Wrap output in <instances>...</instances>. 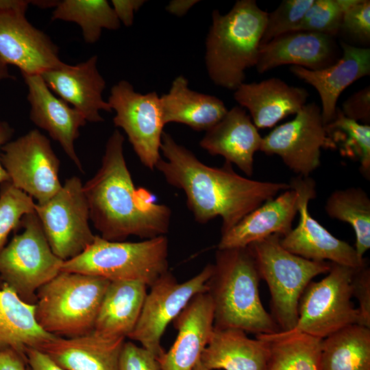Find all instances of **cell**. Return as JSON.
I'll return each instance as SVG.
<instances>
[{
	"mask_svg": "<svg viewBox=\"0 0 370 370\" xmlns=\"http://www.w3.org/2000/svg\"><path fill=\"white\" fill-rule=\"evenodd\" d=\"M52 21L77 23L86 43H95L102 30H116L121 26L112 7L106 0L58 1L52 12Z\"/></svg>",
	"mask_w": 370,
	"mask_h": 370,
	"instance_id": "d6a6232c",
	"label": "cell"
},
{
	"mask_svg": "<svg viewBox=\"0 0 370 370\" xmlns=\"http://www.w3.org/2000/svg\"><path fill=\"white\" fill-rule=\"evenodd\" d=\"M27 86V100L30 105V120L47 132L58 142L75 166L82 171L75 142L80 127L86 120L75 108L54 95L40 75H23Z\"/></svg>",
	"mask_w": 370,
	"mask_h": 370,
	"instance_id": "e0dca14e",
	"label": "cell"
},
{
	"mask_svg": "<svg viewBox=\"0 0 370 370\" xmlns=\"http://www.w3.org/2000/svg\"><path fill=\"white\" fill-rule=\"evenodd\" d=\"M325 210L329 217L349 223L356 235L355 249L360 258L370 248V199L360 187L334 190Z\"/></svg>",
	"mask_w": 370,
	"mask_h": 370,
	"instance_id": "1f68e13d",
	"label": "cell"
},
{
	"mask_svg": "<svg viewBox=\"0 0 370 370\" xmlns=\"http://www.w3.org/2000/svg\"><path fill=\"white\" fill-rule=\"evenodd\" d=\"M173 322L177 335L159 360L161 370H193L214 329V306L208 293L195 295Z\"/></svg>",
	"mask_w": 370,
	"mask_h": 370,
	"instance_id": "d6986e66",
	"label": "cell"
},
{
	"mask_svg": "<svg viewBox=\"0 0 370 370\" xmlns=\"http://www.w3.org/2000/svg\"><path fill=\"white\" fill-rule=\"evenodd\" d=\"M321 370H370V328L353 324L322 339Z\"/></svg>",
	"mask_w": 370,
	"mask_h": 370,
	"instance_id": "f546056e",
	"label": "cell"
},
{
	"mask_svg": "<svg viewBox=\"0 0 370 370\" xmlns=\"http://www.w3.org/2000/svg\"><path fill=\"white\" fill-rule=\"evenodd\" d=\"M123 143V136L115 130L107 140L100 168L83 184L90 220L107 241L164 236L169 230L171 210L166 205L155 204L148 191L135 188Z\"/></svg>",
	"mask_w": 370,
	"mask_h": 370,
	"instance_id": "7a4b0ae2",
	"label": "cell"
},
{
	"mask_svg": "<svg viewBox=\"0 0 370 370\" xmlns=\"http://www.w3.org/2000/svg\"><path fill=\"white\" fill-rule=\"evenodd\" d=\"M112 8L119 18L127 27L132 25L134 12L145 3L144 0H112Z\"/></svg>",
	"mask_w": 370,
	"mask_h": 370,
	"instance_id": "7bdbcfd3",
	"label": "cell"
},
{
	"mask_svg": "<svg viewBox=\"0 0 370 370\" xmlns=\"http://www.w3.org/2000/svg\"><path fill=\"white\" fill-rule=\"evenodd\" d=\"M97 60L95 55L75 65L64 63L40 74L51 90L92 123L103 121L100 111H112L103 99L106 82L97 69Z\"/></svg>",
	"mask_w": 370,
	"mask_h": 370,
	"instance_id": "ac0fdd59",
	"label": "cell"
},
{
	"mask_svg": "<svg viewBox=\"0 0 370 370\" xmlns=\"http://www.w3.org/2000/svg\"><path fill=\"white\" fill-rule=\"evenodd\" d=\"M125 339L106 338L92 332L71 338L56 336L38 349L64 370H119Z\"/></svg>",
	"mask_w": 370,
	"mask_h": 370,
	"instance_id": "d4e9b609",
	"label": "cell"
},
{
	"mask_svg": "<svg viewBox=\"0 0 370 370\" xmlns=\"http://www.w3.org/2000/svg\"><path fill=\"white\" fill-rule=\"evenodd\" d=\"M268 12L255 0L237 1L221 14L214 10L206 41V65L217 86L235 90L256 65Z\"/></svg>",
	"mask_w": 370,
	"mask_h": 370,
	"instance_id": "277c9868",
	"label": "cell"
},
{
	"mask_svg": "<svg viewBox=\"0 0 370 370\" xmlns=\"http://www.w3.org/2000/svg\"><path fill=\"white\" fill-rule=\"evenodd\" d=\"M13 78H14V77L10 74L8 65L0 59V81Z\"/></svg>",
	"mask_w": 370,
	"mask_h": 370,
	"instance_id": "7dc6e473",
	"label": "cell"
},
{
	"mask_svg": "<svg viewBox=\"0 0 370 370\" xmlns=\"http://www.w3.org/2000/svg\"><path fill=\"white\" fill-rule=\"evenodd\" d=\"M199 1L197 0H173L169 3L166 10L173 15L182 16Z\"/></svg>",
	"mask_w": 370,
	"mask_h": 370,
	"instance_id": "bcb514c9",
	"label": "cell"
},
{
	"mask_svg": "<svg viewBox=\"0 0 370 370\" xmlns=\"http://www.w3.org/2000/svg\"><path fill=\"white\" fill-rule=\"evenodd\" d=\"M110 281L98 276L60 271L36 292L34 317L45 332L60 337L94 330Z\"/></svg>",
	"mask_w": 370,
	"mask_h": 370,
	"instance_id": "5b68a950",
	"label": "cell"
},
{
	"mask_svg": "<svg viewBox=\"0 0 370 370\" xmlns=\"http://www.w3.org/2000/svg\"><path fill=\"white\" fill-rule=\"evenodd\" d=\"M160 151L166 159L160 158L155 169L168 184L184 192L187 206L197 223L205 224L220 217L221 234L280 192L291 188L288 183L243 177L227 162L221 167L206 165L165 132Z\"/></svg>",
	"mask_w": 370,
	"mask_h": 370,
	"instance_id": "6da1fadb",
	"label": "cell"
},
{
	"mask_svg": "<svg viewBox=\"0 0 370 370\" xmlns=\"http://www.w3.org/2000/svg\"><path fill=\"white\" fill-rule=\"evenodd\" d=\"M20 225L23 231L0 251V279L34 304L37 291L61 271L64 261L51 250L35 212L25 215Z\"/></svg>",
	"mask_w": 370,
	"mask_h": 370,
	"instance_id": "ba28073f",
	"label": "cell"
},
{
	"mask_svg": "<svg viewBox=\"0 0 370 370\" xmlns=\"http://www.w3.org/2000/svg\"><path fill=\"white\" fill-rule=\"evenodd\" d=\"M347 118L364 124L370 123V88L369 86L351 95L342 105L341 109Z\"/></svg>",
	"mask_w": 370,
	"mask_h": 370,
	"instance_id": "60d3db41",
	"label": "cell"
},
{
	"mask_svg": "<svg viewBox=\"0 0 370 370\" xmlns=\"http://www.w3.org/2000/svg\"><path fill=\"white\" fill-rule=\"evenodd\" d=\"M298 213V194L293 188L269 200L221 234L217 249L246 247L273 234L282 237L293 229Z\"/></svg>",
	"mask_w": 370,
	"mask_h": 370,
	"instance_id": "cb8c5ba5",
	"label": "cell"
},
{
	"mask_svg": "<svg viewBox=\"0 0 370 370\" xmlns=\"http://www.w3.org/2000/svg\"><path fill=\"white\" fill-rule=\"evenodd\" d=\"M1 151V162L10 182L36 204L45 203L62 188L60 160L49 140L38 130L10 140Z\"/></svg>",
	"mask_w": 370,
	"mask_h": 370,
	"instance_id": "5bb4252c",
	"label": "cell"
},
{
	"mask_svg": "<svg viewBox=\"0 0 370 370\" xmlns=\"http://www.w3.org/2000/svg\"><path fill=\"white\" fill-rule=\"evenodd\" d=\"M119 370H161L159 360L149 351L125 341L119 357Z\"/></svg>",
	"mask_w": 370,
	"mask_h": 370,
	"instance_id": "f35d334b",
	"label": "cell"
},
{
	"mask_svg": "<svg viewBox=\"0 0 370 370\" xmlns=\"http://www.w3.org/2000/svg\"><path fill=\"white\" fill-rule=\"evenodd\" d=\"M343 54L330 66L320 70L291 66V72L313 86L321 101L324 125L335 117L336 103L341 92L353 82L370 74V49L341 42Z\"/></svg>",
	"mask_w": 370,
	"mask_h": 370,
	"instance_id": "ffe728a7",
	"label": "cell"
},
{
	"mask_svg": "<svg viewBox=\"0 0 370 370\" xmlns=\"http://www.w3.org/2000/svg\"><path fill=\"white\" fill-rule=\"evenodd\" d=\"M38 216L53 252L63 261L82 254L95 240L83 184L77 176L44 204H36Z\"/></svg>",
	"mask_w": 370,
	"mask_h": 370,
	"instance_id": "30bf717a",
	"label": "cell"
},
{
	"mask_svg": "<svg viewBox=\"0 0 370 370\" xmlns=\"http://www.w3.org/2000/svg\"><path fill=\"white\" fill-rule=\"evenodd\" d=\"M351 286L352 297L356 298L359 305L358 325L370 328V269L367 264L355 270Z\"/></svg>",
	"mask_w": 370,
	"mask_h": 370,
	"instance_id": "ab89813d",
	"label": "cell"
},
{
	"mask_svg": "<svg viewBox=\"0 0 370 370\" xmlns=\"http://www.w3.org/2000/svg\"><path fill=\"white\" fill-rule=\"evenodd\" d=\"M267 343L238 328H214L200 360L209 370H266Z\"/></svg>",
	"mask_w": 370,
	"mask_h": 370,
	"instance_id": "484cf974",
	"label": "cell"
},
{
	"mask_svg": "<svg viewBox=\"0 0 370 370\" xmlns=\"http://www.w3.org/2000/svg\"><path fill=\"white\" fill-rule=\"evenodd\" d=\"M335 54L334 37L312 32H292L260 46L255 66L259 73L284 64L320 70L334 63Z\"/></svg>",
	"mask_w": 370,
	"mask_h": 370,
	"instance_id": "44dd1931",
	"label": "cell"
},
{
	"mask_svg": "<svg viewBox=\"0 0 370 370\" xmlns=\"http://www.w3.org/2000/svg\"><path fill=\"white\" fill-rule=\"evenodd\" d=\"M314 0H284L273 12L267 14L260 46L275 38L292 32L300 23Z\"/></svg>",
	"mask_w": 370,
	"mask_h": 370,
	"instance_id": "8d00e7d4",
	"label": "cell"
},
{
	"mask_svg": "<svg viewBox=\"0 0 370 370\" xmlns=\"http://www.w3.org/2000/svg\"><path fill=\"white\" fill-rule=\"evenodd\" d=\"M273 234L247 246L260 277L271 293V316L280 332L293 330L298 319L300 297L312 280L328 273L331 262L313 261L293 254Z\"/></svg>",
	"mask_w": 370,
	"mask_h": 370,
	"instance_id": "52a82bcc",
	"label": "cell"
},
{
	"mask_svg": "<svg viewBox=\"0 0 370 370\" xmlns=\"http://www.w3.org/2000/svg\"><path fill=\"white\" fill-rule=\"evenodd\" d=\"M308 96L305 88L276 77L243 83L234 94L240 106L248 110L257 128L272 127L285 117L296 114L306 104Z\"/></svg>",
	"mask_w": 370,
	"mask_h": 370,
	"instance_id": "603a6c76",
	"label": "cell"
},
{
	"mask_svg": "<svg viewBox=\"0 0 370 370\" xmlns=\"http://www.w3.org/2000/svg\"><path fill=\"white\" fill-rule=\"evenodd\" d=\"M325 130L341 154L360 163V173L370 179V126L346 117L336 108L334 119Z\"/></svg>",
	"mask_w": 370,
	"mask_h": 370,
	"instance_id": "836d02e7",
	"label": "cell"
},
{
	"mask_svg": "<svg viewBox=\"0 0 370 370\" xmlns=\"http://www.w3.org/2000/svg\"><path fill=\"white\" fill-rule=\"evenodd\" d=\"M25 356L12 348L0 349V370H27Z\"/></svg>",
	"mask_w": 370,
	"mask_h": 370,
	"instance_id": "ee69618b",
	"label": "cell"
},
{
	"mask_svg": "<svg viewBox=\"0 0 370 370\" xmlns=\"http://www.w3.org/2000/svg\"><path fill=\"white\" fill-rule=\"evenodd\" d=\"M147 286L140 282H110L95 323V333L106 338H126L138 320Z\"/></svg>",
	"mask_w": 370,
	"mask_h": 370,
	"instance_id": "83f0119b",
	"label": "cell"
},
{
	"mask_svg": "<svg viewBox=\"0 0 370 370\" xmlns=\"http://www.w3.org/2000/svg\"><path fill=\"white\" fill-rule=\"evenodd\" d=\"M336 149L315 103H307L295 117L262 138L260 151L278 155L297 175L309 177L321 164V149Z\"/></svg>",
	"mask_w": 370,
	"mask_h": 370,
	"instance_id": "4fadbf2b",
	"label": "cell"
},
{
	"mask_svg": "<svg viewBox=\"0 0 370 370\" xmlns=\"http://www.w3.org/2000/svg\"><path fill=\"white\" fill-rule=\"evenodd\" d=\"M356 269L331 262L325 278L311 281L300 297L298 319L290 331L323 339L345 327L358 324V310L352 301L351 282Z\"/></svg>",
	"mask_w": 370,
	"mask_h": 370,
	"instance_id": "9c48e42d",
	"label": "cell"
},
{
	"mask_svg": "<svg viewBox=\"0 0 370 370\" xmlns=\"http://www.w3.org/2000/svg\"><path fill=\"white\" fill-rule=\"evenodd\" d=\"M165 235L140 242L110 241L96 235L77 256L64 261L61 271L98 276L110 282L152 284L169 271Z\"/></svg>",
	"mask_w": 370,
	"mask_h": 370,
	"instance_id": "8992f818",
	"label": "cell"
},
{
	"mask_svg": "<svg viewBox=\"0 0 370 370\" xmlns=\"http://www.w3.org/2000/svg\"><path fill=\"white\" fill-rule=\"evenodd\" d=\"M354 0H314L293 32L306 31L335 36L343 15Z\"/></svg>",
	"mask_w": 370,
	"mask_h": 370,
	"instance_id": "e575fe53",
	"label": "cell"
},
{
	"mask_svg": "<svg viewBox=\"0 0 370 370\" xmlns=\"http://www.w3.org/2000/svg\"><path fill=\"white\" fill-rule=\"evenodd\" d=\"M32 1L0 0V59L23 75H40L62 66L58 47L26 18Z\"/></svg>",
	"mask_w": 370,
	"mask_h": 370,
	"instance_id": "7c38bea8",
	"label": "cell"
},
{
	"mask_svg": "<svg viewBox=\"0 0 370 370\" xmlns=\"http://www.w3.org/2000/svg\"><path fill=\"white\" fill-rule=\"evenodd\" d=\"M108 102L115 112L116 127L122 128L141 163L154 170L161 158L160 146L164 123L156 92L141 94L125 80L114 85Z\"/></svg>",
	"mask_w": 370,
	"mask_h": 370,
	"instance_id": "9a60e30c",
	"label": "cell"
},
{
	"mask_svg": "<svg viewBox=\"0 0 370 370\" xmlns=\"http://www.w3.org/2000/svg\"><path fill=\"white\" fill-rule=\"evenodd\" d=\"M298 194L299 222L295 228L280 239L289 252L307 260L328 261L358 269L367 264L355 248L330 233L308 211V203L317 196L316 183L309 177L297 175L288 183Z\"/></svg>",
	"mask_w": 370,
	"mask_h": 370,
	"instance_id": "2e32d148",
	"label": "cell"
},
{
	"mask_svg": "<svg viewBox=\"0 0 370 370\" xmlns=\"http://www.w3.org/2000/svg\"><path fill=\"white\" fill-rule=\"evenodd\" d=\"M36 203L10 182L1 184L0 190V251L10 233L20 226L22 218L34 212Z\"/></svg>",
	"mask_w": 370,
	"mask_h": 370,
	"instance_id": "d590c367",
	"label": "cell"
},
{
	"mask_svg": "<svg viewBox=\"0 0 370 370\" xmlns=\"http://www.w3.org/2000/svg\"><path fill=\"white\" fill-rule=\"evenodd\" d=\"M32 370H64L42 350L28 347L24 352Z\"/></svg>",
	"mask_w": 370,
	"mask_h": 370,
	"instance_id": "b9f144b4",
	"label": "cell"
},
{
	"mask_svg": "<svg viewBox=\"0 0 370 370\" xmlns=\"http://www.w3.org/2000/svg\"><path fill=\"white\" fill-rule=\"evenodd\" d=\"M340 32L361 44H369V0H354L343 13L338 33Z\"/></svg>",
	"mask_w": 370,
	"mask_h": 370,
	"instance_id": "74e56055",
	"label": "cell"
},
{
	"mask_svg": "<svg viewBox=\"0 0 370 370\" xmlns=\"http://www.w3.org/2000/svg\"><path fill=\"white\" fill-rule=\"evenodd\" d=\"M256 337L269 347L266 370H321V338L291 331L256 334Z\"/></svg>",
	"mask_w": 370,
	"mask_h": 370,
	"instance_id": "4dcf8cb0",
	"label": "cell"
},
{
	"mask_svg": "<svg viewBox=\"0 0 370 370\" xmlns=\"http://www.w3.org/2000/svg\"><path fill=\"white\" fill-rule=\"evenodd\" d=\"M12 134L13 129L9 124L0 120V150H1L2 147L5 144L10 140ZM6 182H10V178L1 164L0 158V184H1Z\"/></svg>",
	"mask_w": 370,
	"mask_h": 370,
	"instance_id": "f6af8a7d",
	"label": "cell"
},
{
	"mask_svg": "<svg viewBox=\"0 0 370 370\" xmlns=\"http://www.w3.org/2000/svg\"><path fill=\"white\" fill-rule=\"evenodd\" d=\"M188 85V79L180 75L173 81L169 92L160 97L164 123H179L196 131H207L228 110L222 100L190 90Z\"/></svg>",
	"mask_w": 370,
	"mask_h": 370,
	"instance_id": "4316f807",
	"label": "cell"
},
{
	"mask_svg": "<svg viewBox=\"0 0 370 370\" xmlns=\"http://www.w3.org/2000/svg\"><path fill=\"white\" fill-rule=\"evenodd\" d=\"M0 286V349L12 348L25 355L28 347L39 348L56 336L37 324L34 304L25 302L8 285Z\"/></svg>",
	"mask_w": 370,
	"mask_h": 370,
	"instance_id": "f1b7e54d",
	"label": "cell"
},
{
	"mask_svg": "<svg viewBox=\"0 0 370 370\" xmlns=\"http://www.w3.org/2000/svg\"><path fill=\"white\" fill-rule=\"evenodd\" d=\"M213 264H207L197 275L178 283L169 271L150 286L138 320L127 338L137 341L159 360L165 352L160 343L168 324L173 321L197 294L206 292Z\"/></svg>",
	"mask_w": 370,
	"mask_h": 370,
	"instance_id": "8fae6325",
	"label": "cell"
},
{
	"mask_svg": "<svg viewBox=\"0 0 370 370\" xmlns=\"http://www.w3.org/2000/svg\"><path fill=\"white\" fill-rule=\"evenodd\" d=\"M260 280L248 247L217 250L206 291L213 303L214 328H238L256 335L280 332L261 302Z\"/></svg>",
	"mask_w": 370,
	"mask_h": 370,
	"instance_id": "3957f363",
	"label": "cell"
},
{
	"mask_svg": "<svg viewBox=\"0 0 370 370\" xmlns=\"http://www.w3.org/2000/svg\"><path fill=\"white\" fill-rule=\"evenodd\" d=\"M193 370H209L201 362L200 358L197 362Z\"/></svg>",
	"mask_w": 370,
	"mask_h": 370,
	"instance_id": "c3c4849f",
	"label": "cell"
},
{
	"mask_svg": "<svg viewBox=\"0 0 370 370\" xmlns=\"http://www.w3.org/2000/svg\"><path fill=\"white\" fill-rule=\"evenodd\" d=\"M262 137L249 114L241 106L227 111L223 119L206 131L201 147L234 164L248 177L254 173V156L260 151Z\"/></svg>",
	"mask_w": 370,
	"mask_h": 370,
	"instance_id": "7402d4cb",
	"label": "cell"
}]
</instances>
